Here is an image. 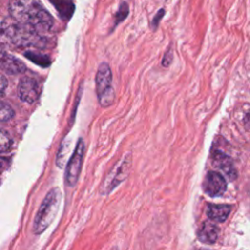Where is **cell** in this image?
<instances>
[{
    "instance_id": "1",
    "label": "cell",
    "mask_w": 250,
    "mask_h": 250,
    "mask_svg": "<svg viewBox=\"0 0 250 250\" xmlns=\"http://www.w3.org/2000/svg\"><path fill=\"white\" fill-rule=\"evenodd\" d=\"M9 12L12 20L40 33L50 30L54 23L40 0H10Z\"/></svg>"
},
{
    "instance_id": "2",
    "label": "cell",
    "mask_w": 250,
    "mask_h": 250,
    "mask_svg": "<svg viewBox=\"0 0 250 250\" xmlns=\"http://www.w3.org/2000/svg\"><path fill=\"white\" fill-rule=\"evenodd\" d=\"M2 39H6L10 44L21 47H37L41 48L46 45L45 38L35 29L21 24L13 20H4L1 23Z\"/></svg>"
},
{
    "instance_id": "3",
    "label": "cell",
    "mask_w": 250,
    "mask_h": 250,
    "mask_svg": "<svg viewBox=\"0 0 250 250\" xmlns=\"http://www.w3.org/2000/svg\"><path fill=\"white\" fill-rule=\"evenodd\" d=\"M62 201V193L58 188H51L44 197L33 222V232L41 234L53 223Z\"/></svg>"
},
{
    "instance_id": "4",
    "label": "cell",
    "mask_w": 250,
    "mask_h": 250,
    "mask_svg": "<svg viewBox=\"0 0 250 250\" xmlns=\"http://www.w3.org/2000/svg\"><path fill=\"white\" fill-rule=\"evenodd\" d=\"M112 74L107 63L100 64L96 74V91L99 103L102 106H108L114 102V91L111 86Z\"/></svg>"
},
{
    "instance_id": "5",
    "label": "cell",
    "mask_w": 250,
    "mask_h": 250,
    "mask_svg": "<svg viewBox=\"0 0 250 250\" xmlns=\"http://www.w3.org/2000/svg\"><path fill=\"white\" fill-rule=\"evenodd\" d=\"M131 167V155H124L107 173L102 186L101 192L103 194L110 193L116 187L125 181Z\"/></svg>"
},
{
    "instance_id": "6",
    "label": "cell",
    "mask_w": 250,
    "mask_h": 250,
    "mask_svg": "<svg viewBox=\"0 0 250 250\" xmlns=\"http://www.w3.org/2000/svg\"><path fill=\"white\" fill-rule=\"evenodd\" d=\"M84 150H85L84 142L82 139H79L74 148V151L67 162L66 169H65L64 181H65V185L69 188H73L77 184V181L79 179L82 163H83Z\"/></svg>"
},
{
    "instance_id": "7",
    "label": "cell",
    "mask_w": 250,
    "mask_h": 250,
    "mask_svg": "<svg viewBox=\"0 0 250 250\" xmlns=\"http://www.w3.org/2000/svg\"><path fill=\"white\" fill-rule=\"evenodd\" d=\"M40 94L38 82L31 77L23 76L18 85V97L21 102L32 104L37 101Z\"/></svg>"
},
{
    "instance_id": "8",
    "label": "cell",
    "mask_w": 250,
    "mask_h": 250,
    "mask_svg": "<svg viewBox=\"0 0 250 250\" xmlns=\"http://www.w3.org/2000/svg\"><path fill=\"white\" fill-rule=\"evenodd\" d=\"M227 189V183L224 177L214 171L207 173L203 182V190L209 196L215 197L222 195Z\"/></svg>"
},
{
    "instance_id": "9",
    "label": "cell",
    "mask_w": 250,
    "mask_h": 250,
    "mask_svg": "<svg viewBox=\"0 0 250 250\" xmlns=\"http://www.w3.org/2000/svg\"><path fill=\"white\" fill-rule=\"evenodd\" d=\"M0 65H1V69L4 72L12 75L23 73L26 70L25 64L21 61L6 53L3 50L1 51V56H0Z\"/></svg>"
},
{
    "instance_id": "10",
    "label": "cell",
    "mask_w": 250,
    "mask_h": 250,
    "mask_svg": "<svg viewBox=\"0 0 250 250\" xmlns=\"http://www.w3.org/2000/svg\"><path fill=\"white\" fill-rule=\"evenodd\" d=\"M212 160H213L214 166L217 167L222 172H224L230 180H234L236 178L237 174L233 166L232 160L226 153L220 150H216L213 152Z\"/></svg>"
},
{
    "instance_id": "11",
    "label": "cell",
    "mask_w": 250,
    "mask_h": 250,
    "mask_svg": "<svg viewBox=\"0 0 250 250\" xmlns=\"http://www.w3.org/2000/svg\"><path fill=\"white\" fill-rule=\"evenodd\" d=\"M218 234H219V228L210 221L204 222L197 232L198 239L201 242L207 243V244L214 243L218 238Z\"/></svg>"
},
{
    "instance_id": "12",
    "label": "cell",
    "mask_w": 250,
    "mask_h": 250,
    "mask_svg": "<svg viewBox=\"0 0 250 250\" xmlns=\"http://www.w3.org/2000/svg\"><path fill=\"white\" fill-rule=\"evenodd\" d=\"M231 207L227 204H209L207 207V216L215 222H224L230 213Z\"/></svg>"
},
{
    "instance_id": "13",
    "label": "cell",
    "mask_w": 250,
    "mask_h": 250,
    "mask_svg": "<svg viewBox=\"0 0 250 250\" xmlns=\"http://www.w3.org/2000/svg\"><path fill=\"white\" fill-rule=\"evenodd\" d=\"M50 2L56 8L61 19L68 21L72 17L75 9L72 0H50Z\"/></svg>"
},
{
    "instance_id": "14",
    "label": "cell",
    "mask_w": 250,
    "mask_h": 250,
    "mask_svg": "<svg viewBox=\"0 0 250 250\" xmlns=\"http://www.w3.org/2000/svg\"><path fill=\"white\" fill-rule=\"evenodd\" d=\"M24 56H25L27 59H29L30 61H32L34 63L39 64V65H41V66H43V67H46V66H48V65L50 64V60H49V58H48L47 56H45V55H42V54H38V53H34V52L29 51V52H26V53L24 54Z\"/></svg>"
},
{
    "instance_id": "15",
    "label": "cell",
    "mask_w": 250,
    "mask_h": 250,
    "mask_svg": "<svg viewBox=\"0 0 250 250\" xmlns=\"http://www.w3.org/2000/svg\"><path fill=\"white\" fill-rule=\"evenodd\" d=\"M15 115V112L11 105L5 102H1L0 104V120L2 122H7L11 120Z\"/></svg>"
},
{
    "instance_id": "16",
    "label": "cell",
    "mask_w": 250,
    "mask_h": 250,
    "mask_svg": "<svg viewBox=\"0 0 250 250\" xmlns=\"http://www.w3.org/2000/svg\"><path fill=\"white\" fill-rule=\"evenodd\" d=\"M68 143H65V141L63 143H62V146L59 149V152H58V156H57V165L59 167H62L64 164H65V161H66V157L69 153V149H68Z\"/></svg>"
},
{
    "instance_id": "17",
    "label": "cell",
    "mask_w": 250,
    "mask_h": 250,
    "mask_svg": "<svg viewBox=\"0 0 250 250\" xmlns=\"http://www.w3.org/2000/svg\"><path fill=\"white\" fill-rule=\"evenodd\" d=\"M11 145H12V140H11L10 136L4 130H1V133H0V150H1V152L7 151L11 147Z\"/></svg>"
},
{
    "instance_id": "18",
    "label": "cell",
    "mask_w": 250,
    "mask_h": 250,
    "mask_svg": "<svg viewBox=\"0 0 250 250\" xmlns=\"http://www.w3.org/2000/svg\"><path fill=\"white\" fill-rule=\"evenodd\" d=\"M128 6L126 3H122V5L120 6L119 10H118V13H117V18H116V21L119 22L120 21H123L126 16L128 15Z\"/></svg>"
},
{
    "instance_id": "19",
    "label": "cell",
    "mask_w": 250,
    "mask_h": 250,
    "mask_svg": "<svg viewBox=\"0 0 250 250\" xmlns=\"http://www.w3.org/2000/svg\"><path fill=\"white\" fill-rule=\"evenodd\" d=\"M172 57H173V52H171V50H168L164 57H163V61H162V64L164 66H168L170 63H171V61H172Z\"/></svg>"
},
{
    "instance_id": "20",
    "label": "cell",
    "mask_w": 250,
    "mask_h": 250,
    "mask_svg": "<svg viewBox=\"0 0 250 250\" xmlns=\"http://www.w3.org/2000/svg\"><path fill=\"white\" fill-rule=\"evenodd\" d=\"M7 86H8V81H7L6 77H5V75L2 74L1 77H0V91H1V96L4 95V92H5Z\"/></svg>"
},
{
    "instance_id": "21",
    "label": "cell",
    "mask_w": 250,
    "mask_h": 250,
    "mask_svg": "<svg viewBox=\"0 0 250 250\" xmlns=\"http://www.w3.org/2000/svg\"><path fill=\"white\" fill-rule=\"evenodd\" d=\"M243 120H244V122H245V124H246V125L250 126V106H249V107L247 108V110L245 111Z\"/></svg>"
}]
</instances>
